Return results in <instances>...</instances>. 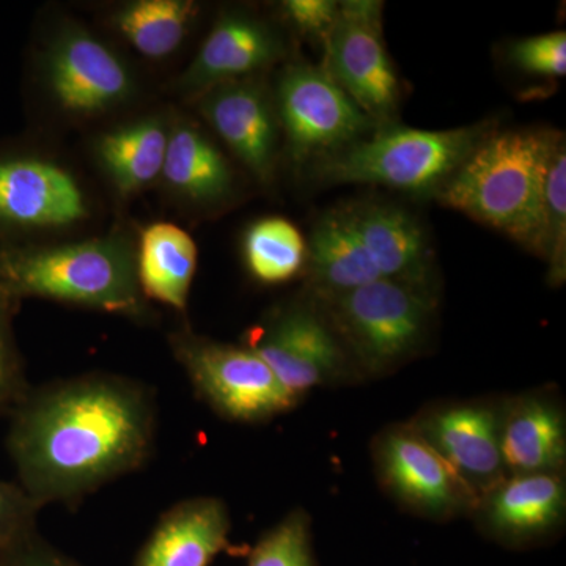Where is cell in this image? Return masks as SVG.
Wrapping results in <instances>:
<instances>
[{
	"label": "cell",
	"mask_w": 566,
	"mask_h": 566,
	"mask_svg": "<svg viewBox=\"0 0 566 566\" xmlns=\"http://www.w3.org/2000/svg\"><path fill=\"white\" fill-rule=\"evenodd\" d=\"M151 390L115 375L31 387L10 415L7 450L17 483L43 509L77 504L139 471L155 450Z\"/></svg>",
	"instance_id": "cell-1"
},
{
	"label": "cell",
	"mask_w": 566,
	"mask_h": 566,
	"mask_svg": "<svg viewBox=\"0 0 566 566\" xmlns=\"http://www.w3.org/2000/svg\"><path fill=\"white\" fill-rule=\"evenodd\" d=\"M554 134L491 133L436 196L542 255L543 180Z\"/></svg>",
	"instance_id": "cell-2"
},
{
	"label": "cell",
	"mask_w": 566,
	"mask_h": 566,
	"mask_svg": "<svg viewBox=\"0 0 566 566\" xmlns=\"http://www.w3.org/2000/svg\"><path fill=\"white\" fill-rule=\"evenodd\" d=\"M0 293L62 301L98 311L144 314L136 259L115 241L46 249H0Z\"/></svg>",
	"instance_id": "cell-3"
},
{
	"label": "cell",
	"mask_w": 566,
	"mask_h": 566,
	"mask_svg": "<svg viewBox=\"0 0 566 566\" xmlns=\"http://www.w3.org/2000/svg\"><path fill=\"white\" fill-rule=\"evenodd\" d=\"M490 134L485 123L442 132L382 126L365 139L319 159L318 177L329 185H378L408 192H438Z\"/></svg>",
	"instance_id": "cell-4"
},
{
	"label": "cell",
	"mask_w": 566,
	"mask_h": 566,
	"mask_svg": "<svg viewBox=\"0 0 566 566\" xmlns=\"http://www.w3.org/2000/svg\"><path fill=\"white\" fill-rule=\"evenodd\" d=\"M324 301L334 333L370 375L387 374L419 353L433 324L428 286L379 279Z\"/></svg>",
	"instance_id": "cell-5"
},
{
	"label": "cell",
	"mask_w": 566,
	"mask_h": 566,
	"mask_svg": "<svg viewBox=\"0 0 566 566\" xmlns=\"http://www.w3.org/2000/svg\"><path fill=\"white\" fill-rule=\"evenodd\" d=\"M172 352L205 403L233 422H266L297 403L249 346L177 334Z\"/></svg>",
	"instance_id": "cell-6"
},
{
	"label": "cell",
	"mask_w": 566,
	"mask_h": 566,
	"mask_svg": "<svg viewBox=\"0 0 566 566\" xmlns=\"http://www.w3.org/2000/svg\"><path fill=\"white\" fill-rule=\"evenodd\" d=\"M382 2H340L324 43L323 69L378 128L392 125L400 106V81L385 41Z\"/></svg>",
	"instance_id": "cell-7"
},
{
	"label": "cell",
	"mask_w": 566,
	"mask_h": 566,
	"mask_svg": "<svg viewBox=\"0 0 566 566\" xmlns=\"http://www.w3.org/2000/svg\"><path fill=\"white\" fill-rule=\"evenodd\" d=\"M277 107L296 161L326 158L378 129L323 66L308 63L282 74Z\"/></svg>",
	"instance_id": "cell-8"
},
{
	"label": "cell",
	"mask_w": 566,
	"mask_h": 566,
	"mask_svg": "<svg viewBox=\"0 0 566 566\" xmlns=\"http://www.w3.org/2000/svg\"><path fill=\"white\" fill-rule=\"evenodd\" d=\"M296 400L344 374L346 353L322 312L294 305L255 331L248 345Z\"/></svg>",
	"instance_id": "cell-9"
},
{
	"label": "cell",
	"mask_w": 566,
	"mask_h": 566,
	"mask_svg": "<svg viewBox=\"0 0 566 566\" xmlns=\"http://www.w3.org/2000/svg\"><path fill=\"white\" fill-rule=\"evenodd\" d=\"M375 460L382 485L423 515L446 520L479 505L475 494L412 424L387 430L376 442Z\"/></svg>",
	"instance_id": "cell-10"
},
{
	"label": "cell",
	"mask_w": 566,
	"mask_h": 566,
	"mask_svg": "<svg viewBox=\"0 0 566 566\" xmlns=\"http://www.w3.org/2000/svg\"><path fill=\"white\" fill-rule=\"evenodd\" d=\"M411 424L444 458L479 502L506 479L501 450L502 412L493 406H444L424 412Z\"/></svg>",
	"instance_id": "cell-11"
},
{
	"label": "cell",
	"mask_w": 566,
	"mask_h": 566,
	"mask_svg": "<svg viewBox=\"0 0 566 566\" xmlns=\"http://www.w3.org/2000/svg\"><path fill=\"white\" fill-rule=\"evenodd\" d=\"M48 80L63 109L95 114L129 95L132 76L120 59L87 33H63L48 59Z\"/></svg>",
	"instance_id": "cell-12"
},
{
	"label": "cell",
	"mask_w": 566,
	"mask_h": 566,
	"mask_svg": "<svg viewBox=\"0 0 566 566\" xmlns=\"http://www.w3.org/2000/svg\"><path fill=\"white\" fill-rule=\"evenodd\" d=\"M85 211L81 188L66 170L25 156L0 158V226H69Z\"/></svg>",
	"instance_id": "cell-13"
},
{
	"label": "cell",
	"mask_w": 566,
	"mask_h": 566,
	"mask_svg": "<svg viewBox=\"0 0 566 566\" xmlns=\"http://www.w3.org/2000/svg\"><path fill=\"white\" fill-rule=\"evenodd\" d=\"M565 482L558 474L506 476L479 505L486 534L506 546H526L553 534L565 516Z\"/></svg>",
	"instance_id": "cell-14"
},
{
	"label": "cell",
	"mask_w": 566,
	"mask_h": 566,
	"mask_svg": "<svg viewBox=\"0 0 566 566\" xmlns=\"http://www.w3.org/2000/svg\"><path fill=\"white\" fill-rule=\"evenodd\" d=\"M230 531L232 520L221 499H186L159 517L134 566H210L229 546Z\"/></svg>",
	"instance_id": "cell-15"
},
{
	"label": "cell",
	"mask_w": 566,
	"mask_h": 566,
	"mask_svg": "<svg viewBox=\"0 0 566 566\" xmlns=\"http://www.w3.org/2000/svg\"><path fill=\"white\" fill-rule=\"evenodd\" d=\"M200 111L259 180L273 178L277 129L273 109L259 85L233 81L210 88Z\"/></svg>",
	"instance_id": "cell-16"
},
{
	"label": "cell",
	"mask_w": 566,
	"mask_h": 566,
	"mask_svg": "<svg viewBox=\"0 0 566 566\" xmlns=\"http://www.w3.org/2000/svg\"><path fill=\"white\" fill-rule=\"evenodd\" d=\"M354 230L382 279L428 286L430 248L420 222L397 205L345 207Z\"/></svg>",
	"instance_id": "cell-17"
},
{
	"label": "cell",
	"mask_w": 566,
	"mask_h": 566,
	"mask_svg": "<svg viewBox=\"0 0 566 566\" xmlns=\"http://www.w3.org/2000/svg\"><path fill=\"white\" fill-rule=\"evenodd\" d=\"M282 52V41L263 22L227 14L203 41L181 85L188 91H210L271 65Z\"/></svg>",
	"instance_id": "cell-18"
},
{
	"label": "cell",
	"mask_w": 566,
	"mask_h": 566,
	"mask_svg": "<svg viewBox=\"0 0 566 566\" xmlns=\"http://www.w3.org/2000/svg\"><path fill=\"white\" fill-rule=\"evenodd\" d=\"M501 450L512 475L560 474L566 457L560 406L547 397L517 400L502 415Z\"/></svg>",
	"instance_id": "cell-19"
},
{
	"label": "cell",
	"mask_w": 566,
	"mask_h": 566,
	"mask_svg": "<svg viewBox=\"0 0 566 566\" xmlns=\"http://www.w3.org/2000/svg\"><path fill=\"white\" fill-rule=\"evenodd\" d=\"M305 264L322 300L382 279L365 252L346 208H334L316 221Z\"/></svg>",
	"instance_id": "cell-20"
},
{
	"label": "cell",
	"mask_w": 566,
	"mask_h": 566,
	"mask_svg": "<svg viewBox=\"0 0 566 566\" xmlns=\"http://www.w3.org/2000/svg\"><path fill=\"white\" fill-rule=\"evenodd\" d=\"M196 268L197 245L180 227L156 222L142 232L136 275L145 300L185 311Z\"/></svg>",
	"instance_id": "cell-21"
},
{
	"label": "cell",
	"mask_w": 566,
	"mask_h": 566,
	"mask_svg": "<svg viewBox=\"0 0 566 566\" xmlns=\"http://www.w3.org/2000/svg\"><path fill=\"white\" fill-rule=\"evenodd\" d=\"M163 177L175 189L197 200L216 202L232 191L229 164L218 148L192 126H178L169 134Z\"/></svg>",
	"instance_id": "cell-22"
},
{
	"label": "cell",
	"mask_w": 566,
	"mask_h": 566,
	"mask_svg": "<svg viewBox=\"0 0 566 566\" xmlns=\"http://www.w3.org/2000/svg\"><path fill=\"white\" fill-rule=\"evenodd\" d=\"M169 134L158 120H145L106 134L98 155L112 181L125 193L139 191L163 174Z\"/></svg>",
	"instance_id": "cell-23"
},
{
	"label": "cell",
	"mask_w": 566,
	"mask_h": 566,
	"mask_svg": "<svg viewBox=\"0 0 566 566\" xmlns=\"http://www.w3.org/2000/svg\"><path fill=\"white\" fill-rule=\"evenodd\" d=\"M197 6L188 0H139L115 14L118 32L150 59H163L180 46Z\"/></svg>",
	"instance_id": "cell-24"
},
{
	"label": "cell",
	"mask_w": 566,
	"mask_h": 566,
	"mask_svg": "<svg viewBox=\"0 0 566 566\" xmlns=\"http://www.w3.org/2000/svg\"><path fill=\"white\" fill-rule=\"evenodd\" d=\"M249 273L266 285L292 281L307 260V241L293 222L283 218L260 219L244 237Z\"/></svg>",
	"instance_id": "cell-25"
},
{
	"label": "cell",
	"mask_w": 566,
	"mask_h": 566,
	"mask_svg": "<svg viewBox=\"0 0 566 566\" xmlns=\"http://www.w3.org/2000/svg\"><path fill=\"white\" fill-rule=\"evenodd\" d=\"M542 256L549 263L551 281L562 283L566 274V147L554 134L543 180Z\"/></svg>",
	"instance_id": "cell-26"
},
{
	"label": "cell",
	"mask_w": 566,
	"mask_h": 566,
	"mask_svg": "<svg viewBox=\"0 0 566 566\" xmlns=\"http://www.w3.org/2000/svg\"><path fill=\"white\" fill-rule=\"evenodd\" d=\"M248 566H316L307 513L292 512L256 542Z\"/></svg>",
	"instance_id": "cell-27"
},
{
	"label": "cell",
	"mask_w": 566,
	"mask_h": 566,
	"mask_svg": "<svg viewBox=\"0 0 566 566\" xmlns=\"http://www.w3.org/2000/svg\"><path fill=\"white\" fill-rule=\"evenodd\" d=\"M41 506L17 482L0 480V557L36 534Z\"/></svg>",
	"instance_id": "cell-28"
},
{
	"label": "cell",
	"mask_w": 566,
	"mask_h": 566,
	"mask_svg": "<svg viewBox=\"0 0 566 566\" xmlns=\"http://www.w3.org/2000/svg\"><path fill=\"white\" fill-rule=\"evenodd\" d=\"M13 301L0 293V417H10L31 390L11 333Z\"/></svg>",
	"instance_id": "cell-29"
},
{
	"label": "cell",
	"mask_w": 566,
	"mask_h": 566,
	"mask_svg": "<svg viewBox=\"0 0 566 566\" xmlns=\"http://www.w3.org/2000/svg\"><path fill=\"white\" fill-rule=\"evenodd\" d=\"M509 57L517 70L532 76L564 77L566 33L556 31L516 41L510 46Z\"/></svg>",
	"instance_id": "cell-30"
},
{
	"label": "cell",
	"mask_w": 566,
	"mask_h": 566,
	"mask_svg": "<svg viewBox=\"0 0 566 566\" xmlns=\"http://www.w3.org/2000/svg\"><path fill=\"white\" fill-rule=\"evenodd\" d=\"M340 2L334 0H286L283 11L290 22L304 35L326 40L338 18Z\"/></svg>",
	"instance_id": "cell-31"
},
{
	"label": "cell",
	"mask_w": 566,
	"mask_h": 566,
	"mask_svg": "<svg viewBox=\"0 0 566 566\" xmlns=\"http://www.w3.org/2000/svg\"><path fill=\"white\" fill-rule=\"evenodd\" d=\"M6 564L7 566H84L44 542L39 532L25 539L17 549L11 551L6 557Z\"/></svg>",
	"instance_id": "cell-32"
},
{
	"label": "cell",
	"mask_w": 566,
	"mask_h": 566,
	"mask_svg": "<svg viewBox=\"0 0 566 566\" xmlns=\"http://www.w3.org/2000/svg\"><path fill=\"white\" fill-rule=\"evenodd\" d=\"M0 566H7L6 557H0Z\"/></svg>",
	"instance_id": "cell-33"
}]
</instances>
